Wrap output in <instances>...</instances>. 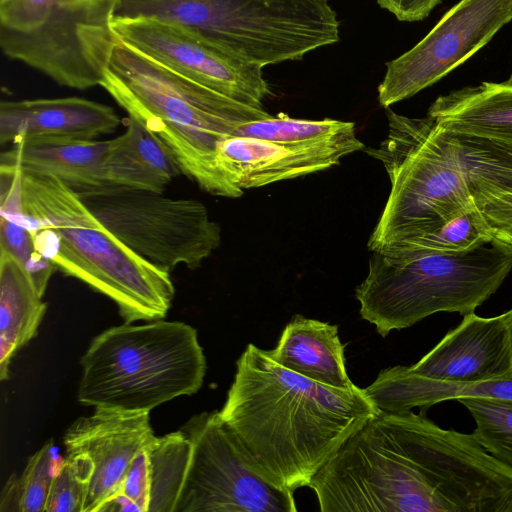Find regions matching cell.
<instances>
[{
    "label": "cell",
    "instance_id": "cell-1",
    "mask_svg": "<svg viewBox=\"0 0 512 512\" xmlns=\"http://www.w3.org/2000/svg\"><path fill=\"white\" fill-rule=\"evenodd\" d=\"M509 484L508 466L473 433L409 409L379 410L308 487L322 512H496Z\"/></svg>",
    "mask_w": 512,
    "mask_h": 512
},
{
    "label": "cell",
    "instance_id": "cell-2",
    "mask_svg": "<svg viewBox=\"0 0 512 512\" xmlns=\"http://www.w3.org/2000/svg\"><path fill=\"white\" fill-rule=\"evenodd\" d=\"M219 411L258 472L288 490L308 486L345 441L379 412L355 384L332 387L250 343Z\"/></svg>",
    "mask_w": 512,
    "mask_h": 512
},
{
    "label": "cell",
    "instance_id": "cell-3",
    "mask_svg": "<svg viewBox=\"0 0 512 512\" xmlns=\"http://www.w3.org/2000/svg\"><path fill=\"white\" fill-rule=\"evenodd\" d=\"M22 207L0 217L28 229L57 270L111 299L124 323L163 319L175 287L170 271L141 257L55 176L22 168Z\"/></svg>",
    "mask_w": 512,
    "mask_h": 512
},
{
    "label": "cell",
    "instance_id": "cell-4",
    "mask_svg": "<svg viewBox=\"0 0 512 512\" xmlns=\"http://www.w3.org/2000/svg\"><path fill=\"white\" fill-rule=\"evenodd\" d=\"M100 86L166 144L181 173L203 191L228 198L243 195L220 170L217 145L239 125L271 116L263 107L216 92L122 41Z\"/></svg>",
    "mask_w": 512,
    "mask_h": 512
},
{
    "label": "cell",
    "instance_id": "cell-5",
    "mask_svg": "<svg viewBox=\"0 0 512 512\" xmlns=\"http://www.w3.org/2000/svg\"><path fill=\"white\" fill-rule=\"evenodd\" d=\"M148 512H295L294 491L265 479L219 411L148 445Z\"/></svg>",
    "mask_w": 512,
    "mask_h": 512
},
{
    "label": "cell",
    "instance_id": "cell-6",
    "mask_svg": "<svg viewBox=\"0 0 512 512\" xmlns=\"http://www.w3.org/2000/svg\"><path fill=\"white\" fill-rule=\"evenodd\" d=\"M385 109L387 136L363 149L383 164L391 184L368 240L372 253L433 232L477 208L454 134L429 115L410 118Z\"/></svg>",
    "mask_w": 512,
    "mask_h": 512
},
{
    "label": "cell",
    "instance_id": "cell-7",
    "mask_svg": "<svg viewBox=\"0 0 512 512\" xmlns=\"http://www.w3.org/2000/svg\"><path fill=\"white\" fill-rule=\"evenodd\" d=\"M81 404L150 412L202 386L206 358L197 331L180 321L124 323L93 338L80 359Z\"/></svg>",
    "mask_w": 512,
    "mask_h": 512
},
{
    "label": "cell",
    "instance_id": "cell-8",
    "mask_svg": "<svg viewBox=\"0 0 512 512\" xmlns=\"http://www.w3.org/2000/svg\"><path fill=\"white\" fill-rule=\"evenodd\" d=\"M511 269L512 248L495 238L460 252L402 259L373 252L355 295L362 319L385 337L438 312H474Z\"/></svg>",
    "mask_w": 512,
    "mask_h": 512
},
{
    "label": "cell",
    "instance_id": "cell-9",
    "mask_svg": "<svg viewBox=\"0 0 512 512\" xmlns=\"http://www.w3.org/2000/svg\"><path fill=\"white\" fill-rule=\"evenodd\" d=\"M115 17L184 26L261 67L300 59L340 40L329 0H120Z\"/></svg>",
    "mask_w": 512,
    "mask_h": 512
},
{
    "label": "cell",
    "instance_id": "cell-10",
    "mask_svg": "<svg viewBox=\"0 0 512 512\" xmlns=\"http://www.w3.org/2000/svg\"><path fill=\"white\" fill-rule=\"evenodd\" d=\"M120 0H11L0 4V46L10 59L59 85L101 84L120 38L113 21Z\"/></svg>",
    "mask_w": 512,
    "mask_h": 512
},
{
    "label": "cell",
    "instance_id": "cell-11",
    "mask_svg": "<svg viewBox=\"0 0 512 512\" xmlns=\"http://www.w3.org/2000/svg\"><path fill=\"white\" fill-rule=\"evenodd\" d=\"M78 193L125 245L168 271L179 265L194 270L220 245V225L198 200L118 185Z\"/></svg>",
    "mask_w": 512,
    "mask_h": 512
},
{
    "label": "cell",
    "instance_id": "cell-12",
    "mask_svg": "<svg viewBox=\"0 0 512 512\" xmlns=\"http://www.w3.org/2000/svg\"><path fill=\"white\" fill-rule=\"evenodd\" d=\"M512 20V0H460L414 47L386 64L384 108L435 84L488 44Z\"/></svg>",
    "mask_w": 512,
    "mask_h": 512
},
{
    "label": "cell",
    "instance_id": "cell-13",
    "mask_svg": "<svg viewBox=\"0 0 512 512\" xmlns=\"http://www.w3.org/2000/svg\"><path fill=\"white\" fill-rule=\"evenodd\" d=\"M113 28L130 47L236 101L263 107L270 94L263 67L184 26L151 17H115Z\"/></svg>",
    "mask_w": 512,
    "mask_h": 512
},
{
    "label": "cell",
    "instance_id": "cell-14",
    "mask_svg": "<svg viewBox=\"0 0 512 512\" xmlns=\"http://www.w3.org/2000/svg\"><path fill=\"white\" fill-rule=\"evenodd\" d=\"M155 438L149 412L95 408L66 430V455L90 467L82 512H100L118 494L134 457Z\"/></svg>",
    "mask_w": 512,
    "mask_h": 512
},
{
    "label": "cell",
    "instance_id": "cell-15",
    "mask_svg": "<svg viewBox=\"0 0 512 512\" xmlns=\"http://www.w3.org/2000/svg\"><path fill=\"white\" fill-rule=\"evenodd\" d=\"M405 371L417 377L478 383L512 377V344L503 314L484 318L474 312Z\"/></svg>",
    "mask_w": 512,
    "mask_h": 512
},
{
    "label": "cell",
    "instance_id": "cell-16",
    "mask_svg": "<svg viewBox=\"0 0 512 512\" xmlns=\"http://www.w3.org/2000/svg\"><path fill=\"white\" fill-rule=\"evenodd\" d=\"M115 110L80 97L41 98L0 103V143L22 138L95 140L120 124Z\"/></svg>",
    "mask_w": 512,
    "mask_h": 512
},
{
    "label": "cell",
    "instance_id": "cell-17",
    "mask_svg": "<svg viewBox=\"0 0 512 512\" xmlns=\"http://www.w3.org/2000/svg\"><path fill=\"white\" fill-rule=\"evenodd\" d=\"M340 154L245 136H228L217 145V162L226 178L243 190L326 170Z\"/></svg>",
    "mask_w": 512,
    "mask_h": 512
},
{
    "label": "cell",
    "instance_id": "cell-18",
    "mask_svg": "<svg viewBox=\"0 0 512 512\" xmlns=\"http://www.w3.org/2000/svg\"><path fill=\"white\" fill-rule=\"evenodd\" d=\"M112 143L113 139L22 138L1 153L0 164H19L55 176L78 192L86 191L108 185L104 162Z\"/></svg>",
    "mask_w": 512,
    "mask_h": 512
},
{
    "label": "cell",
    "instance_id": "cell-19",
    "mask_svg": "<svg viewBox=\"0 0 512 512\" xmlns=\"http://www.w3.org/2000/svg\"><path fill=\"white\" fill-rule=\"evenodd\" d=\"M427 115L449 132L512 145V84L484 81L450 91Z\"/></svg>",
    "mask_w": 512,
    "mask_h": 512
},
{
    "label": "cell",
    "instance_id": "cell-20",
    "mask_svg": "<svg viewBox=\"0 0 512 512\" xmlns=\"http://www.w3.org/2000/svg\"><path fill=\"white\" fill-rule=\"evenodd\" d=\"M269 356L283 367L322 384L346 388L350 380L338 326L302 315L284 327Z\"/></svg>",
    "mask_w": 512,
    "mask_h": 512
},
{
    "label": "cell",
    "instance_id": "cell-21",
    "mask_svg": "<svg viewBox=\"0 0 512 512\" xmlns=\"http://www.w3.org/2000/svg\"><path fill=\"white\" fill-rule=\"evenodd\" d=\"M381 411L422 410L447 401L463 398L512 399V377L478 383H454L417 377L403 366L383 369L365 389Z\"/></svg>",
    "mask_w": 512,
    "mask_h": 512
},
{
    "label": "cell",
    "instance_id": "cell-22",
    "mask_svg": "<svg viewBox=\"0 0 512 512\" xmlns=\"http://www.w3.org/2000/svg\"><path fill=\"white\" fill-rule=\"evenodd\" d=\"M123 134L113 139L104 162L108 185L163 192L181 170L166 144L129 117Z\"/></svg>",
    "mask_w": 512,
    "mask_h": 512
},
{
    "label": "cell",
    "instance_id": "cell-23",
    "mask_svg": "<svg viewBox=\"0 0 512 512\" xmlns=\"http://www.w3.org/2000/svg\"><path fill=\"white\" fill-rule=\"evenodd\" d=\"M30 275L10 253L0 250V379L9 378L15 353L37 334L46 313Z\"/></svg>",
    "mask_w": 512,
    "mask_h": 512
},
{
    "label": "cell",
    "instance_id": "cell-24",
    "mask_svg": "<svg viewBox=\"0 0 512 512\" xmlns=\"http://www.w3.org/2000/svg\"><path fill=\"white\" fill-rule=\"evenodd\" d=\"M232 136H245L281 144L323 148L342 157L363 150L353 122L325 118L307 120L285 114L249 121L236 127Z\"/></svg>",
    "mask_w": 512,
    "mask_h": 512
},
{
    "label": "cell",
    "instance_id": "cell-25",
    "mask_svg": "<svg viewBox=\"0 0 512 512\" xmlns=\"http://www.w3.org/2000/svg\"><path fill=\"white\" fill-rule=\"evenodd\" d=\"M453 134L460 147L472 196L512 193V145Z\"/></svg>",
    "mask_w": 512,
    "mask_h": 512
},
{
    "label": "cell",
    "instance_id": "cell-26",
    "mask_svg": "<svg viewBox=\"0 0 512 512\" xmlns=\"http://www.w3.org/2000/svg\"><path fill=\"white\" fill-rule=\"evenodd\" d=\"M493 238L492 228L477 207L433 232L375 253L402 259L424 254L460 252Z\"/></svg>",
    "mask_w": 512,
    "mask_h": 512
},
{
    "label": "cell",
    "instance_id": "cell-27",
    "mask_svg": "<svg viewBox=\"0 0 512 512\" xmlns=\"http://www.w3.org/2000/svg\"><path fill=\"white\" fill-rule=\"evenodd\" d=\"M475 421L474 436L491 455L512 468V399L458 400Z\"/></svg>",
    "mask_w": 512,
    "mask_h": 512
},
{
    "label": "cell",
    "instance_id": "cell-28",
    "mask_svg": "<svg viewBox=\"0 0 512 512\" xmlns=\"http://www.w3.org/2000/svg\"><path fill=\"white\" fill-rule=\"evenodd\" d=\"M0 250L10 253L21 263L43 296L57 268L37 251L31 232L0 217Z\"/></svg>",
    "mask_w": 512,
    "mask_h": 512
},
{
    "label": "cell",
    "instance_id": "cell-29",
    "mask_svg": "<svg viewBox=\"0 0 512 512\" xmlns=\"http://www.w3.org/2000/svg\"><path fill=\"white\" fill-rule=\"evenodd\" d=\"M89 478L87 463L66 455L55 470L45 512H82Z\"/></svg>",
    "mask_w": 512,
    "mask_h": 512
},
{
    "label": "cell",
    "instance_id": "cell-30",
    "mask_svg": "<svg viewBox=\"0 0 512 512\" xmlns=\"http://www.w3.org/2000/svg\"><path fill=\"white\" fill-rule=\"evenodd\" d=\"M53 440H48L28 460L18 476L20 512H45L54 468Z\"/></svg>",
    "mask_w": 512,
    "mask_h": 512
},
{
    "label": "cell",
    "instance_id": "cell-31",
    "mask_svg": "<svg viewBox=\"0 0 512 512\" xmlns=\"http://www.w3.org/2000/svg\"><path fill=\"white\" fill-rule=\"evenodd\" d=\"M147 447L132 460L117 494L133 503L138 512H148L150 504V458Z\"/></svg>",
    "mask_w": 512,
    "mask_h": 512
},
{
    "label": "cell",
    "instance_id": "cell-32",
    "mask_svg": "<svg viewBox=\"0 0 512 512\" xmlns=\"http://www.w3.org/2000/svg\"><path fill=\"white\" fill-rule=\"evenodd\" d=\"M473 198L491 228L512 225V193L483 194Z\"/></svg>",
    "mask_w": 512,
    "mask_h": 512
},
{
    "label": "cell",
    "instance_id": "cell-33",
    "mask_svg": "<svg viewBox=\"0 0 512 512\" xmlns=\"http://www.w3.org/2000/svg\"><path fill=\"white\" fill-rule=\"evenodd\" d=\"M442 0H376L377 4L390 13L399 21L415 22L421 21L429 16L431 11Z\"/></svg>",
    "mask_w": 512,
    "mask_h": 512
},
{
    "label": "cell",
    "instance_id": "cell-34",
    "mask_svg": "<svg viewBox=\"0 0 512 512\" xmlns=\"http://www.w3.org/2000/svg\"><path fill=\"white\" fill-rule=\"evenodd\" d=\"M0 511L20 512L18 476L14 474L7 480L2 490L0 499Z\"/></svg>",
    "mask_w": 512,
    "mask_h": 512
},
{
    "label": "cell",
    "instance_id": "cell-35",
    "mask_svg": "<svg viewBox=\"0 0 512 512\" xmlns=\"http://www.w3.org/2000/svg\"><path fill=\"white\" fill-rule=\"evenodd\" d=\"M493 237L512 248V225L502 228H492Z\"/></svg>",
    "mask_w": 512,
    "mask_h": 512
},
{
    "label": "cell",
    "instance_id": "cell-36",
    "mask_svg": "<svg viewBox=\"0 0 512 512\" xmlns=\"http://www.w3.org/2000/svg\"><path fill=\"white\" fill-rule=\"evenodd\" d=\"M503 317L505 319V322L508 326V329H509V333H510V338H511V344H512V309H510L509 311L503 313Z\"/></svg>",
    "mask_w": 512,
    "mask_h": 512
},
{
    "label": "cell",
    "instance_id": "cell-37",
    "mask_svg": "<svg viewBox=\"0 0 512 512\" xmlns=\"http://www.w3.org/2000/svg\"><path fill=\"white\" fill-rule=\"evenodd\" d=\"M505 82L508 84H512V71H511L509 77L507 78V80H505Z\"/></svg>",
    "mask_w": 512,
    "mask_h": 512
},
{
    "label": "cell",
    "instance_id": "cell-38",
    "mask_svg": "<svg viewBox=\"0 0 512 512\" xmlns=\"http://www.w3.org/2000/svg\"><path fill=\"white\" fill-rule=\"evenodd\" d=\"M9 1H11V0H0V4H4V3H7Z\"/></svg>",
    "mask_w": 512,
    "mask_h": 512
}]
</instances>
